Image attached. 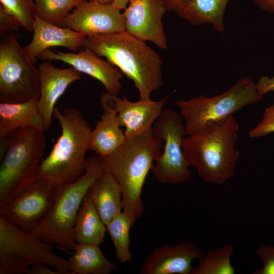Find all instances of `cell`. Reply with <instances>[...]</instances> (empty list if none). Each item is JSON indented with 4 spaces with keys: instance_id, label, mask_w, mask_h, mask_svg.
<instances>
[{
    "instance_id": "obj_37",
    "label": "cell",
    "mask_w": 274,
    "mask_h": 274,
    "mask_svg": "<svg viewBox=\"0 0 274 274\" xmlns=\"http://www.w3.org/2000/svg\"><path fill=\"white\" fill-rule=\"evenodd\" d=\"M90 1L97 2L102 4H112L114 0H89Z\"/></svg>"
},
{
    "instance_id": "obj_17",
    "label": "cell",
    "mask_w": 274,
    "mask_h": 274,
    "mask_svg": "<svg viewBox=\"0 0 274 274\" xmlns=\"http://www.w3.org/2000/svg\"><path fill=\"white\" fill-rule=\"evenodd\" d=\"M106 93L117 113L120 126L125 127L126 137L137 135L151 129L164 110L167 98L158 100L140 99L132 102L125 96L121 98Z\"/></svg>"
},
{
    "instance_id": "obj_5",
    "label": "cell",
    "mask_w": 274,
    "mask_h": 274,
    "mask_svg": "<svg viewBox=\"0 0 274 274\" xmlns=\"http://www.w3.org/2000/svg\"><path fill=\"white\" fill-rule=\"evenodd\" d=\"M239 129L233 115L200 135H188L183 140L185 158L206 182L221 185L234 175L240 154L235 148Z\"/></svg>"
},
{
    "instance_id": "obj_20",
    "label": "cell",
    "mask_w": 274,
    "mask_h": 274,
    "mask_svg": "<svg viewBox=\"0 0 274 274\" xmlns=\"http://www.w3.org/2000/svg\"><path fill=\"white\" fill-rule=\"evenodd\" d=\"M87 194L106 225L123 211L121 188L114 175L105 170L90 187Z\"/></svg>"
},
{
    "instance_id": "obj_26",
    "label": "cell",
    "mask_w": 274,
    "mask_h": 274,
    "mask_svg": "<svg viewBox=\"0 0 274 274\" xmlns=\"http://www.w3.org/2000/svg\"><path fill=\"white\" fill-rule=\"evenodd\" d=\"M233 251L231 244L209 251L198 265L193 267L191 274H234L236 270L230 263Z\"/></svg>"
},
{
    "instance_id": "obj_2",
    "label": "cell",
    "mask_w": 274,
    "mask_h": 274,
    "mask_svg": "<svg viewBox=\"0 0 274 274\" xmlns=\"http://www.w3.org/2000/svg\"><path fill=\"white\" fill-rule=\"evenodd\" d=\"M53 116L61 126V133L48 155L42 159L38 178L58 189L75 182L85 173L92 128L75 108L61 112L55 107Z\"/></svg>"
},
{
    "instance_id": "obj_14",
    "label": "cell",
    "mask_w": 274,
    "mask_h": 274,
    "mask_svg": "<svg viewBox=\"0 0 274 274\" xmlns=\"http://www.w3.org/2000/svg\"><path fill=\"white\" fill-rule=\"evenodd\" d=\"M79 53L63 52L47 49L38 56L45 60H58L71 65L78 72L85 73L99 81L106 92L118 95L122 89V73L108 61L104 60L91 51L79 49Z\"/></svg>"
},
{
    "instance_id": "obj_22",
    "label": "cell",
    "mask_w": 274,
    "mask_h": 274,
    "mask_svg": "<svg viewBox=\"0 0 274 274\" xmlns=\"http://www.w3.org/2000/svg\"><path fill=\"white\" fill-rule=\"evenodd\" d=\"M99 245L77 244L74 253L68 258L67 267L71 274H109L118 266L107 259Z\"/></svg>"
},
{
    "instance_id": "obj_4",
    "label": "cell",
    "mask_w": 274,
    "mask_h": 274,
    "mask_svg": "<svg viewBox=\"0 0 274 274\" xmlns=\"http://www.w3.org/2000/svg\"><path fill=\"white\" fill-rule=\"evenodd\" d=\"M44 132L26 127L0 139V208L10 204L38 178L46 146Z\"/></svg>"
},
{
    "instance_id": "obj_27",
    "label": "cell",
    "mask_w": 274,
    "mask_h": 274,
    "mask_svg": "<svg viewBox=\"0 0 274 274\" xmlns=\"http://www.w3.org/2000/svg\"><path fill=\"white\" fill-rule=\"evenodd\" d=\"M85 0H35V15L42 20L58 25L80 3Z\"/></svg>"
},
{
    "instance_id": "obj_6",
    "label": "cell",
    "mask_w": 274,
    "mask_h": 274,
    "mask_svg": "<svg viewBox=\"0 0 274 274\" xmlns=\"http://www.w3.org/2000/svg\"><path fill=\"white\" fill-rule=\"evenodd\" d=\"M105 172L101 157L92 155L88 158L84 175L75 182L56 189L50 211L29 232L66 252L74 250L77 243L74 229L79 209L90 187Z\"/></svg>"
},
{
    "instance_id": "obj_25",
    "label": "cell",
    "mask_w": 274,
    "mask_h": 274,
    "mask_svg": "<svg viewBox=\"0 0 274 274\" xmlns=\"http://www.w3.org/2000/svg\"><path fill=\"white\" fill-rule=\"evenodd\" d=\"M137 219L123 211L117 214L107 226L114 247L116 257L121 263L130 262L132 259L129 247V233Z\"/></svg>"
},
{
    "instance_id": "obj_18",
    "label": "cell",
    "mask_w": 274,
    "mask_h": 274,
    "mask_svg": "<svg viewBox=\"0 0 274 274\" xmlns=\"http://www.w3.org/2000/svg\"><path fill=\"white\" fill-rule=\"evenodd\" d=\"M33 35L31 41L24 49L28 58L35 64L38 56L50 47L60 46L76 51L82 47L87 37L68 27L47 22L34 14Z\"/></svg>"
},
{
    "instance_id": "obj_7",
    "label": "cell",
    "mask_w": 274,
    "mask_h": 274,
    "mask_svg": "<svg viewBox=\"0 0 274 274\" xmlns=\"http://www.w3.org/2000/svg\"><path fill=\"white\" fill-rule=\"evenodd\" d=\"M263 98L256 83L248 77L239 79L223 93L208 97L203 95L175 105L185 120L187 135L204 134L243 108Z\"/></svg>"
},
{
    "instance_id": "obj_3",
    "label": "cell",
    "mask_w": 274,
    "mask_h": 274,
    "mask_svg": "<svg viewBox=\"0 0 274 274\" xmlns=\"http://www.w3.org/2000/svg\"><path fill=\"white\" fill-rule=\"evenodd\" d=\"M163 141L156 138L152 128L140 134L126 137L113 153L102 158L104 167L112 174L122 190L123 211L136 219L144 208L142 192L146 177L161 155Z\"/></svg>"
},
{
    "instance_id": "obj_35",
    "label": "cell",
    "mask_w": 274,
    "mask_h": 274,
    "mask_svg": "<svg viewBox=\"0 0 274 274\" xmlns=\"http://www.w3.org/2000/svg\"><path fill=\"white\" fill-rule=\"evenodd\" d=\"M262 10L274 14V0H253Z\"/></svg>"
},
{
    "instance_id": "obj_23",
    "label": "cell",
    "mask_w": 274,
    "mask_h": 274,
    "mask_svg": "<svg viewBox=\"0 0 274 274\" xmlns=\"http://www.w3.org/2000/svg\"><path fill=\"white\" fill-rule=\"evenodd\" d=\"M229 1L190 0L177 14L192 25L211 24L216 31L223 32L224 15Z\"/></svg>"
},
{
    "instance_id": "obj_13",
    "label": "cell",
    "mask_w": 274,
    "mask_h": 274,
    "mask_svg": "<svg viewBox=\"0 0 274 274\" xmlns=\"http://www.w3.org/2000/svg\"><path fill=\"white\" fill-rule=\"evenodd\" d=\"M166 11L161 0H130L122 13L125 31L138 40L166 49L162 17Z\"/></svg>"
},
{
    "instance_id": "obj_24",
    "label": "cell",
    "mask_w": 274,
    "mask_h": 274,
    "mask_svg": "<svg viewBox=\"0 0 274 274\" xmlns=\"http://www.w3.org/2000/svg\"><path fill=\"white\" fill-rule=\"evenodd\" d=\"M107 226L87 194L79 209L74 229L77 244L88 243L99 245L104 240Z\"/></svg>"
},
{
    "instance_id": "obj_19",
    "label": "cell",
    "mask_w": 274,
    "mask_h": 274,
    "mask_svg": "<svg viewBox=\"0 0 274 274\" xmlns=\"http://www.w3.org/2000/svg\"><path fill=\"white\" fill-rule=\"evenodd\" d=\"M99 102L102 114L91 130L90 150L105 158L115 152L124 143L126 136L106 92L101 95Z\"/></svg>"
},
{
    "instance_id": "obj_16",
    "label": "cell",
    "mask_w": 274,
    "mask_h": 274,
    "mask_svg": "<svg viewBox=\"0 0 274 274\" xmlns=\"http://www.w3.org/2000/svg\"><path fill=\"white\" fill-rule=\"evenodd\" d=\"M38 68L40 85L38 109L45 131L51 126L57 101L70 84L80 79L81 75L72 66L59 68L48 60L42 62Z\"/></svg>"
},
{
    "instance_id": "obj_28",
    "label": "cell",
    "mask_w": 274,
    "mask_h": 274,
    "mask_svg": "<svg viewBox=\"0 0 274 274\" xmlns=\"http://www.w3.org/2000/svg\"><path fill=\"white\" fill-rule=\"evenodd\" d=\"M1 6L13 16L26 30L33 32L35 0H0Z\"/></svg>"
},
{
    "instance_id": "obj_12",
    "label": "cell",
    "mask_w": 274,
    "mask_h": 274,
    "mask_svg": "<svg viewBox=\"0 0 274 274\" xmlns=\"http://www.w3.org/2000/svg\"><path fill=\"white\" fill-rule=\"evenodd\" d=\"M121 10L112 4L85 0L78 4L59 24L87 37L125 30Z\"/></svg>"
},
{
    "instance_id": "obj_33",
    "label": "cell",
    "mask_w": 274,
    "mask_h": 274,
    "mask_svg": "<svg viewBox=\"0 0 274 274\" xmlns=\"http://www.w3.org/2000/svg\"><path fill=\"white\" fill-rule=\"evenodd\" d=\"M46 264L39 263L30 266L26 274H58L56 271L51 269Z\"/></svg>"
},
{
    "instance_id": "obj_36",
    "label": "cell",
    "mask_w": 274,
    "mask_h": 274,
    "mask_svg": "<svg viewBox=\"0 0 274 274\" xmlns=\"http://www.w3.org/2000/svg\"><path fill=\"white\" fill-rule=\"evenodd\" d=\"M130 0H114L112 5L120 10H124Z\"/></svg>"
},
{
    "instance_id": "obj_8",
    "label": "cell",
    "mask_w": 274,
    "mask_h": 274,
    "mask_svg": "<svg viewBox=\"0 0 274 274\" xmlns=\"http://www.w3.org/2000/svg\"><path fill=\"white\" fill-rule=\"evenodd\" d=\"M54 248L0 216V274L25 273L39 263L71 274L67 260L55 254Z\"/></svg>"
},
{
    "instance_id": "obj_10",
    "label": "cell",
    "mask_w": 274,
    "mask_h": 274,
    "mask_svg": "<svg viewBox=\"0 0 274 274\" xmlns=\"http://www.w3.org/2000/svg\"><path fill=\"white\" fill-rule=\"evenodd\" d=\"M154 136L164 142L160 157L154 163L151 172L163 184H179L188 182L192 172L185 158L183 140L187 135L179 113L164 109L152 126Z\"/></svg>"
},
{
    "instance_id": "obj_9",
    "label": "cell",
    "mask_w": 274,
    "mask_h": 274,
    "mask_svg": "<svg viewBox=\"0 0 274 274\" xmlns=\"http://www.w3.org/2000/svg\"><path fill=\"white\" fill-rule=\"evenodd\" d=\"M1 31V102L20 104L38 100L40 96L38 68L20 45L15 33Z\"/></svg>"
},
{
    "instance_id": "obj_1",
    "label": "cell",
    "mask_w": 274,
    "mask_h": 274,
    "mask_svg": "<svg viewBox=\"0 0 274 274\" xmlns=\"http://www.w3.org/2000/svg\"><path fill=\"white\" fill-rule=\"evenodd\" d=\"M104 57L133 81L140 99L150 95L163 84L162 61L158 53L126 31L87 37L82 47Z\"/></svg>"
},
{
    "instance_id": "obj_21",
    "label": "cell",
    "mask_w": 274,
    "mask_h": 274,
    "mask_svg": "<svg viewBox=\"0 0 274 274\" xmlns=\"http://www.w3.org/2000/svg\"><path fill=\"white\" fill-rule=\"evenodd\" d=\"M38 101L20 104L0 102V139L26 127H36L44 131L43 120L38 111Z\"/></svg>"
},
{
    "instance_id": "obj_32",
    "label": "cell",
    "mask_w": 274,
    "mask_h": 274,
    "mask_svg": "<svg viewBox=\"0 0 274 274\" xmlns=\"http://www.w3.org/2000/svg\"><path fill=\"white\" fill-rule=\"evenodd\" d=\"M256 86L259 92L262 95L271 91L274 92V76L271 78L261 76L258 79Z\"/></svg>"
},
{
    "instance_id": "obj_15",
    "label": "cell",
    "mask_w": 274,
    "mask_h": 274,
    "mask_svg": "<svg viewBox=\"0 0 274 274\" xmlns=\"http://www.w3.org/2000/svg\"><path fill=\"white\" fill-rule=\"evenodd\" d=\"M206 253L189 241L155 248L146 258L141 274H191L192 262Z\"/></svg>"
},
{
    "instance_id": "obj_30",
    "label": "cell",
    "mask_w": 274,
    "mask_h": 274,
    "mask_svg": "<svg viewBox=\"0 0 274 274\" xmlns=\"http://www.w3.org/2000/svg\"><path fill=\"white\" fill-rule=\"evenodd\" d=\"M256 255L262 263L261 268L254 274H274V246L262 244L256 250Z\"/></svg>"
},
{
    "instance_id": "obj_31",
    "label": "cell",
    "mask_w": 274,
    "mask_h": 274,
    "mask_svg": "<svg viewBox=\"0 0 274 274\" xmlns=\"http://www.w3.org/2000/svg\"><path fill=\"white\" fill-rule=\"evenodd\" d=\"M21 26L19 22L11 15L4 11L0 6V29L1 31H17Z\"/></svg>"
},
{
    "instance_id": "obj_11",
    "label": "cell",
    "mask_w": 274,
    "mask_h": 274,
    "mask_svg": "<svg viewBox=\"0 0 274 274\" xmlns=\"http://www.w3.org/2000/svg\"><path fill=\"white\" fill-rule=\"evenodd\" d=\"M56 195V189L45 180L38 178L10 204L0 208V216L29 232L49 212Z\"/></svg>"
},
{
    "instance_id": "obj_29",
    "label": "cell",
    "mask_w": 274,
    "mask_h": 274,
    "mask_svg": "<svg viewBox=\"0 0 274 274\" xmlns=\"http://www.w3.org/2000/svg\"><path fill=\"white\" fill-rule=\"evenodd\" d=\"M273 132L274 104L265 109L261 121L249 131V134L251 138H256Z\"/></svg>"
},
{
    "instance_id": "obj_34",
    "label": "cell",
    "mask_w": 274,
    "mask_h": 274,
    "mask_svg": "<svg viewBox=\"0 0 274 274\" xmlns=\"http://www.w3.org/2000/svg\"><path fill=\"white\" fill-rule=\"evenodd\" d=\"M190 0H161L167 11L176 13L181 10Z\"/></svg>"
}]
</instances>
